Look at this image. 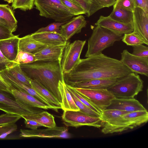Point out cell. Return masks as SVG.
<instances>
[{"instance_id":"cell-1","label":"cell","mask_w":148,"mask_h":148,"mask_svg":"<svg viewBox=\"0 0 148 148\" xmlns=\"http://www.w3.org/2000/svg\"><path fill=\"white\" fill-rule=\"evenodd\" d=\"M132 72L119 60L101 53L81 59L69 73L63 75L66 84L99 79H118Z\"/></svg>"},{"instance_id":"cell-2","label":"cell","mask_w":148,"mask_h":148,"mask_svg":"<svg viewBox=\"0 0 148 148\" xmlns=\"http://www.w3.org/2000/svg\"><path fill=\"white\" fill-rule=\"evenodd\" d=\"M61 61H37L20 64L22 71L31 79L40 83L57 99L61 104L62 97L59 89L60 81L64 80Z\"/></svg>"},{"instance_id":"cell-3","label":"cell","mask_w":148,"mask_h":148,"mask_svg":"<svg viewBox=\"0 0 148 148\" xmlns=\"http://www.w3.org/2000/svg\"><path fill=\"white\" fill-rule=\"evenodd\" d=\"M123 35L116 34L109 30L96 25L88 40L86 58L99 54L114 43L121 40Z\"/></svg>"},{"instance_id":"cell-4","label":"cell","mask_w":148,"mask_h":148,"mask_svg":"<svg viewBox=\"0 0 148 148\" xmlns=\"http://www.w3.org/2000/svg\"><path fill=\"white\" fill-rule=\"evenodd\" d=\"M143 81L133 72L118 78L107 90L116 98H132L143 90Z\"/></svg>"},{"instance_id":"cell-5","label":"cell","mask_w":148,"mask_h":148,"mask_svg":"<svg viewBox=\"0 0 148 148\" xmlns=\"http://www.w3.org/2000/svg\"><path fill=\"white\" fill-rule=\"evenodd\" d=\"M34 5L40 16L56 22L67 21L74 16L61 0H35Z\"/></svg>"},{"instance_id":"cell-6","label":"cell","mask_w":148,"mask_h":148,"mask_svg":"<svg viewBox=\"0 0 148 148\" xmlns=\"http://www.w3.org/2000/svg\"><path fill=\"white\" fill-rule=\"evenodd\" d=\"M86 40H77L70 43L68 42L65 47L61 60L63 75L69 73L79 62L80 56Z\"/></svg>"},{"instance_id":"cell-7","label":"cell","mask_w":148,"mask_h":148,"mask_svg":"<svg viewBox=\"0 0 148 148\" xmlns=\"http://www.w3.org/2000/svg\"><path fill=\"white\" fill-rule=\"evenodd\" d=\"M62 117L64 123L67 126L77 127L88 126L100 128L103 123L101 117L92 116L80 110H64Z\"/></svg>"},{"instance_id":"cell-8","label":"cell","mask_w":148,"mask_h":148,"mask_svg":"<svg viewBox=\"0 0 148 148\" xmlns=\"http://www.w3.org/2000/svg\"><path fill=\"white\" fill-rule=\"evenodd\" d=\"M8 92L0 90V110L6 112L20 116L42 111L37 108L29 107L17 102Z\"/></svg>"},{"instance_id":"cell-9","label":"cell","mask_w":148,"mask_h":148,"mask_svg":"<svg viewBox=\"0 0 148 148\" xmlns=\"http://www.w3.org/2000/svg\"><path fill=\"white\" fill-rule=\"evenodd\" d=\"M73 88L87 98L102 111L106 109L110 104L112 101L115 98L106 89H90Z\"/></svg>"},{"instance_id":"cell-10","label":"cell","mask_w":148,"mask_h":148,"mask_svg":"<svg viewBox=\"0 0 148 148\" xmlns=\"http://www.w3.org/2000/svg\"><path fill=\"white\" fill-rule=\"evenodd\" d=\"M121 55L120 61L131 72L148 76V58L135 56L127 49L124 50Z\"/></svg>"},{"instance_id":"cell-11","label":"cell","mask_w":148,"mask_h":148,"mask_svg":"<svg viewBox=\"0 0 148 148\" xmlns=\"http://www.w3.org/2000/svg\"><path fill=\"white\" fill-rule=\"evenodd\" d=\"M68 128L64 126L47 128L44 129H21L20 138H69Z\"/></svg>"},{"instance_id":"cell-12","label":"cell","mask_w":148,"mask_h":148,"mask_svg":"<svg viewBox=\"0 0 148 148\" xmlns=\"http://www.w3.org/2000/svg\"><path fill=\"white\" fill-rule=\"evenodd\" d=\"M148 120V112L147 110L127 113L120 118L119 132L132 129L147 123Z\"/></svg>"},{"instance_id":"cell-13","label":"cell","mask_w":148,"mask_h":148,"mask_svg":"<svg viewBox=\"0 0 148 148\" xmlns=\"http://www.w3.org/2000/svg\"><path fill=\"white\" fill-rule=\"evenodd\" d=\"M132 23L134 33L148 45V11L135 7L133 12Z\"/></svg>"},{"instance_id":"cell-14","label":"cell","mask_w":148,"mask_h":148,"mask_svg":"<svg viewBox=\"0 0 148 148\" xmlns=\"http://www.w3.org/2000/svg\"><path fill=\"white\" fill-rule=\"evenodd\" d=\"M95 25L106 28L116 34L121 35L130 33L133 31L132 23H121L111 18L109 16H101Z\"/></svg>"},{"instance_id":"cell-15","label":"cell","mask_w":148,"mask_h":148,"mask_svg":"<svg viewBox=\"0 0 148 148\" xmlns=\"http://www.w3.org/2000/svg\"><path fill=\"white\" fill-rule=\"evenodd\" d=\"M87 23L84 17L82 15L73 17L61 26L60 34L68 40L75 34L80 33Z\"/></svg>"},{"instance_id":"cell-16","label":"cell","mask_w":148,"mask_h":148,"mask_svg":"<svg viewBox=\"0 0 148 148\" xmlns=\"http://www.w3.org/2000/svg\"><path fill=\"white\" fill-rule=\"evenodd\" d=\"M106 109H116L129 112L147 110L138 101L134 98H115Z\"/></svg>"},{"instance_id":"cell-17","label":"cell","mask_w":148,"mask_h":148,"mask_svg":"<svg viewBox=\"0 0 148 148\" xmlns=\"http://www.w3.org/2000/svg\"><path fill=\"white\" fill-rule=\"evenodd\" d=\"M11 94L17 102L29 107L54 110L52 108L43 103L31 95L12 86Z\"/></svg>"},{"instance_id":"cell-18","label":"cell","mask_w":148,"mask_h":148,"mask_svg":"<svg viewBox=\"0 0 148 148\" xmlns=\"http://www.w3.org/2000/svg\"><path fill=\"white\" fill-rule=\"evenodd\" d=\"M31 34L36 40L47 47L65 45L68 42L60 33L56 32H34Z\"/></svg>"},{"instance_id":"cell-19","label":"cell","mask_w":148,"mask_h":148,"mask_svg":"<svg viewBox=\"0 0 148 148\" xmlns=\"http://www.w3.org/2000/svg\"><path fill=\"white\" fill-rule=\"evenodd\" d=\"M66 45L53 47H46L34 54L37 61H61L64 49Z\"/></svg>"},{"instance_id":"cell-20","label":"cell","mask_w":148,"mask_h":148,"mask_svg":"<svg viewBox=\"0 0 148 148\" xmlns=\"http://www.w3.org/2000/svg\"><path fill=\"white\" fill-rule=\"evenodd\" d=\"M19 35L7 39L0 40V50L9 60L14 61L18 52Z\"/></svg>"},{"instance_id":"cell-21","label":"cell","mask_w":148,"mask_h":148,"mask_svg":"<svg viewBox=\"0 0 148 148\" xmlns=\"http://www.w3.org/2000/svg\"><path fill=\"white\" fill-rule=\"evenodd\" d=\"M117 79H91L74 84V88L90 89H106L113 84Z\"/></svg>"},{"instance_id":"cell-22","label":"cell","mask_w":148,"mask_h":148,"mask_svg":"<svg viewBox=\"0 0 148 148\" xmlns=\"http://www.w3.org/2000/svg\"><path fill=\"white\" fill-rule=\"evenodd\" d=\"M47 47L34 38L31 34L20 38L18 51H22L32 54Z\"/></svg>"},{"instance_id":"cell-23","label":"cell","mask_w":148,"mask_h":148,"mask_svg":"<svg viewBox=\"0 0 148 148\" xmlns=\"http://www.w3.org/2000/svg\"><path fill=\"white\" fill-rule=\"evenodd\" d=\"M21 117L24 119L35 121L47 128L56 126L54 116L47 111H43L38 113L26 114L22 115Z\"/></svg>"},{"instance_id":"cell-24","label":"cell","mask_w":148,"mask_h":148,"mask_svg":"<svg viewBox=\"0 0 148 148\" xmlns=\"http://www.w3.org/2000/svg\"><path fill=\"white\" fill-rule=\"evenodd\" d=\"M59 89L62 97L61 109L63 111L79 110L68 91L64 80L59 81Z\"/></svg>"},{"instance_id":"cell-25","label":"cell","mask_w":148,"mask_h":148,"mask_svg":"<svg viewBox=\"0 0 148 148\" xmlns=\"http://www.w3.org/2000/svg\"><path fill=\"white\" fill-rule=\"evenodd\" d=\"M109 16L111 18L121 23H132L133 12L113 6V10Z\"/></svg>"},{"instance_id":"cell-26","label":"cell","mask_w":148,"mask_h":148,"mask_svg":"<svg viewBox=\"0 0 148 148\" xmlns=\"http://www.w3.org/2000/svg\"><path fill=\"white\" fill-rule=\"evenodd\" d=\"M13 10L12 7L7 4H0V17L8 22L12 32L16 30L18 22Z\"/></svg>"},{"instance_id":"cell-27","label":"cell","mask_w":148,"mask_h":148,"mask_svg":"<svg viewBox=\"0 0 148 148\" xmlns=\"http://www.w3.org/2000/svg\"><path fill=\"white\" fill-rule=\"evenodd\" d=\"M31 85L32 87L53 105L61 107V104L57 99L51 92L40 83L36 80H31Z\"/></svg>"},{"instance_id":"cell-28","label":"cell","mask_w":148,"mask_h":148,"mask_svg":"<svg viewBox=\"0 0 148 148\" xmlns=\"http://www.w3.org/2000/svg\"><path fill=\"white\" fill-rule=\"evenodd\" d=\"M80 5L84 10L88 17L102 8L95 0H72Z\"/></svg>"},{"instance_id":"cell-29","label":"cell","mask_w":148,"mask_h":148,"mask_svg":"<svg viewBox=\"0 0 148 148\" xmlns=\"http://www.w3.org/2000/svg\"><path fill=\"white\" fill-rule=\"evenodd\" d=\"M5 70L9 74L16 79L31 87V80L22 71L20 64H18L13 67Z\"/></svg>"},{"instance_id":"cell-30","label":"cell","mask_w":148,"mask_h":148,"mask_svg":"<svg viewBox=\"0 0 148 148\" xmlns=\"http://www.w3.org/2000/svg\"><path fill=\"white\" fill-rule=\"evenodd\" d=\"M122 41L128 46H133L145 44V42L137 34L132 32L124 34L122 38Z\"/></svg>"},{"instance_id":"cell-31","label":"cell","mask_w":148,"mask_h":148,"mask_svg":"<svg viewBox=\"0 0 148 148\" xmlns=\"http://www.w3.org/2000/svg\"><path fill=\"white\" fill-rule=\"evenodd\" d=\"M66 84L68 89L76 96L82 102L92 110L100 114L101 116L102 111L95 106L86 97L76 91L72 87Z\"/></svg>"},{"instance_id":"cell-32","label":"cell","mask_w":148,"mask_h":148,"mask_svg":"<svg viewBox=\"0 0 148 148\" xmlns=\"http://www.w3.org/2000/svg\"><path fill=\"white\" fill-rule=\"evenodd\" d=\"M37 61V60L34 54L22 51H18L17 57L14 61L20 64L30 63Z\"/></svg>"},{"instance_id":"cell-33","label":"cell","mask_w":148,"mask_h":148,"mask_svg":"<svg viewBox=\"0 0 148 148\" xmlns=\"http://www.w3.org/2000/svg\"><path fill=\"white\" fill-rule=\"evenodd\" d=\"M67 88L71 95L76 105L79 108L80 111L92 116L101 117V115L100 114L95 112L86 106Z\"/></svg>"},{"instance_id":"cell-34","label":"cell","mask_w":148,"mask_h":148,"mask_svg":"<svg viewBox=\"0 0 148 148\" xmlns=\"http://www.w3.org/2000/svg\"><path fill=\"white\" fill-rule=\"evenodd\" d=\"M35 0H15L12 3L13 10L19 9L26 11L32 9L34 5Z\"/></svg>"},{"instance_id":"cell-35","label":"cell","mask_w":148,"mask_h":148,"mask_svg":"<svg viewBox=\"0 0 148 148\" xmlns=\"http://www.w3.org/2000/svg\"><path fill=\"white\" fill-rule=\"evenodd\" d=\"M63 3L73 13L74 16L86 14L84 9L79 4L72 0H61Z\"/></svg>"},{"instance_id":"cell-36","label":"cell","mask_w":148,"mask_h":148,"mask_svg":"<svg viewBox=\"0 0 148 148\" xmlns=\"http://www.w3.org/2000/svg\"><path fill=\"white\" fill-rule=\"evenodd\" d=\"M21 118V116L12 114L6 113L0 115V125L15 123Z\"/></svg>"},{"instance_id":"cell-37","label":"cell","mask_w":148,"mask_h":148,"mask_svg":"<svg viewBox=\"0 0 148 148\" xmlns=\"http://www.w3.org/2000/svg\"><path fill=\"white\" fill-rule=\"evenodd\" d=\"M67 21L62 22H56L52 23L45 27H42L39 29L35 32H56L60 33V27Z\"/></svg>"},{"instance_id":"cell-38","label":"cell","mask_w":148,"mask_h":148,"mask_svg":"<svg viewBox=\"0 0 148 148\" xmlns=\"http://www.w3.org/2000/svg\"><path fill=\"white\" fill-rule=\"evenodd\" d=\"M17 125L15 123L0 125V139L5 138L8 135L16 130Z\"/></svg>"},{"instance_id":"cell-39","label":"cell","mask_w":148,"mask_h":148,"mask_svg":"<svg viewBox=\"0 0 148 148\" xmlns=\"http://www.w3.org/2000/svg\"><path fill=\"white\" fill-rule=\"evenodd\" d=\"M133 49L132 54L140 57L148 58V47L143 44L132 46Z\"/></svg>"},{"instance_id":"cell-40","label":"cell","mask_w":148,"mask_h":148,"mask_svg":"<svg viewBox=\"0 0 148 148\" xmlns=\"http://www.w3.org/2000/svg\"><path fill=\"white\" fill-rule=\"evenodd\" d=\"M18 64L14 61L8 60L0 50V71L11 68Z\"/></svg>"},{"instance_id":"cell-41","label":"cell","mask_w":148,"mask_h":148,"mask_svg":"<svg viewBox=\"0 0 148 148\" xmlns=\"http://www.w3.org/2000/svg\"><path fill=\"white\" fill-rule=\"evenodd\" d=\"M113 6L120 7L132 12L135 8L133 0H117Z\"/></svg>"},{"instance_id":"cell-42","label":"cell","mask_w":148,"mask_h":148,"mask_svg":"<svg viewBox=\"0 0 148 148\" xmlns=\"http://www.w3.org/2000/svg\"><path fill=\"white\" fill-rule=\"evenodd\" d=\"M15 36L9 28L0 25V40L7 39Z\"/></svg>"},{"instance_id":"cell-43","label":"cell","mask_w":148,"mask_h":148,"mask_svg":"<svg viewBox=\"0 0 148 148\" xmlns=\"http://www.w3.org/2000/svg\"><path fill=\"white\" fill-rule=\"evenodd\" d=\"M24 123L26 127L31 130H35L40 127L42 126L40 123L32 120L24 119Z\"/></svg>"},{"instance_id":"cell-44","label":"cell","mask_w":148,"mask_h":148,"mask_svg":"<svg viewBox=\"0 0 148 148\" xmlns=\"http://www.w3.org/2000/svg\"><path fill=\"white\" fill-rule=\"evenodd\" d=\"M135 7L148 11V0H133Z\"/></svg>"},{"instance_id":"cell-45","label":"cell","mask_w":148,"mask_h":148,"mask_svg":"<svg viewBox=\"0 0 148 148\" xmlns=\"http://www.w3.org/2000/svg\"><path fill=\"white\" fill-rule=\"evenodd\" d=\"M102 8H109L113 5L117 0H95Z\"/></svg>"},{"instance_id":"cell-46","label":"cell","mask_w":148,"mask_h":148,"mask_svg":"<svg viewBox=\"0 0 148 148\" xmlns=\"http://www.w3.org/2000/svg\"><path fill=\"white\" fill-rule=\"evenodd\" d=\"M11 86L10 84L0 80V90L8 92L11 94Z\"/></svg>"},{"instance_id":"cell-47","label":"cell","mask_w":148,"mask_h":148,"mask_svg":"<svg viewBox=\"0 0 148 148\" xmlns=\"http://www.w3.org/2000/svg\"><path fill=\"white\" fill-rule=\"evenodd\" d=\"M0 25L8 27L11 30V27L8 22L5 19L1 17H0Z\"/></svg>"},{"instance_id":"cell-48","label":"cell","mask_w":148,"mask_h":148,"mask_svg":"<svg viewBox=\"0 0 148 148\" xmlns=\"http://www.w3.org/2000/svg\"><path fill=\"white\" fill-rule=\"evenodd\" d=\"M4 1L7 2L8 3H13L15 0H4Z\"/></svg>"},{"instance_id":"cell-49","label":"cell","mask_w":148,"mask_h":148,"mask_svg":"<svg viewBox=\"0 0 148 148\" xmlns=\"http://www.w3.org/2000/svg\"><path fill=\"white\" fill-rule=\"evenodd\" d=\"M0 80H1L3 81V82H6L5 80H4V79H3V78L1 76V75H0Z\"/></svg>"}]
</instances>
